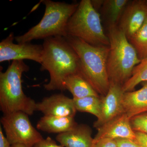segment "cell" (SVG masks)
Masks as SVG:
<instances>
[{
  "label": "cell",
  "instance_id": "1",
  "mask_svg": "<svg viewBox=\"0 0 147 147\" xmlns=\"http://www.w3.org/2000/svg\"><path fill=\"white\" fill-rule=\"evenodd\" d=\"M40 70H47L50 82L44 85L48 91L65 90L67 76L79 72V57L64 37H51L44 39Z\"/></svg>",
  "mask_w": 147,
  "mask_h": 147
},
{
  "label": "cell",
  "instance_id": "2",
  "mask_svg": "<svg viewBox=\"0 0 147 147\" xmlns=\"http://www.w3.org/2000/svg\"><path fill=\"white\" fill-rule=\"evenodd\" d=\"M79 58V73L98 94H107L110 86L107 71L110 46H94L74 37L65 38Z\"/></svg>",
  "mask_w": 147,
  "mask_h": 147
},
{
  "label": "cell",
  "instance_id": "3",
  "mask_svg": "<svg viewBox=\"0 0 147 147\" xmlns=\"http://www.w3.org/2000/svg\"><path fill=\"white\" fill-rule=\"evenodd\" d=\"M29 70L23 60L13 61L5 72H0V108L4 115L21 111L32 115L36 111V102L22 89V74Z\"/></svg>",
  "mask_w": 147,
  "mask_h": 147
},
{
  "label": "cell",
  "instance_id": "4",
  "mask_svg": "<svg viewBox=\"0 0 147 147\" xmlns=\"http://www.w3.org/2000/svg\"><path fill=\"white\" fill-rule=\"evenodd\" d=\"M108 29L110 48L107 62L108 77L110 82L123 86L141 60L118 25H110Z\"/></svg>",
  "mask_w": 147,
  "mask_h": 147
},
{
  "label": "cell",
  "instance_id": "5",
  "mask_svg": "<svg viewBox=\"0 0 147 147\" xmlns=\"http://www.w3.org/2000/svg\"><path fill=\"white\" fill-rule=\"evenodd\" d=\"M45 13L38 24L22 35L15 37L18 43L30 42L33 40L45 39L51 37L67 36L66 28L69 18L76 11L79 4L42 0Z\"/></svg>",
  "mask_w": 147,
  "mask_h": 147
},
{
  "label": "cell",
  "instance_id": "6",
  "mask_svg": "<svg viewBox=\"0 0 147 147\" xmlns=\"http://www.w3.org/2000/svg\"><path fill=\"white\" fill-rule=\"evenodd\" d=\"M66 32L67 36L77 38L91 45H110L109 38L103 31L100 13L95 9L90 0H82L79 3L69 20Z\"/></svg>",
  "mask_w": 147,
  "mask_h": 147
},
{
  "label": "cell",
  "instance_id": "7",
  "mask_svg": "<svg viewBox=\"0 0 147 147\" xmlns=\"http://www.w3.org/2000/svg\"><path fill=\"white\" fill-rule=\"evenodd\" d=\"M1 122L11 145L21 144L26 147H33L43 139L32 125L28 115L24 112L19 111L3 115Z\"/></svg>",
  "mask_w": 147,
  "mask_h": 147
},
{
  "label": "cell",
  "instance_id": "8",
  "mask_svg": "<svg viewBox=\"0 0 147 147\" xmlns=\"http://www.w3.org/2000/svg\"><path fill=\"white\" fill-rule=\"evenodd\" d=\"M15 37L11 32L0 42V62L31 60L41 63L43 52V45L30 42L13 43Z\"/></svg>",
  "mask_w": 147,
  "mask_h": 147
},
{
  "label": "cell",
  "instance_id": "9",
  "mask_svg": "<svg viewBox=\"0 0 147 147\" xmlns=\"http://www.w3.org/2000/svg\"><path fill=\"white\" fill-rule=\"evenodd\" d=\"M122 86L117 83L110 82L107 94L101 98V115L94 123L95 127L98 128L124 113L123 104L124 92Z\"/></svg>",
  "mask_w": 147,
  "mask_h": 147
},
{
  "label": "cell",
  "instance_id": "10",
  "mask_svg": "<svg viewBox=\"0 0 147 147\" xmlns=\"http://www.w3.org/2000/svg\"><path fill=\"white\" fill-rule=\"evenodd\" d=\"M147 18L146 0L129 1L124 10L118 26L129 40L141 28Z\"/></svg>",
  "mask_w": 147,
  "mask_h": 147
},
{
  "label": "cell",
  "instance_id": "11",
  "mask_svg": "<svg viewBox=\"0 0 147 147\" xmlns=\"http://www.w3.org/2000/svg\"><path fill=\"white\" fill-rule=\"evenodd\" d=\"M36 111H40L44 115L59 117L74 118L77 111L73 98L62 93L44 98L36 102Z\"/></svg>",
  "mask_w": 147,
  "mask_h": 147
},
{
  "label": "cell",
  "instance_id": "12",
  "mask_svg": "<svg viewBox=\"0 0 147 147\" xmlns=\"http://www.w3.org/2000/svg\"><path fill=\"white\" fill-rule=\"evenodd\" d=\"M130 119L123 113L97 128V134L94 139L95 141L103 138L135 140L136 133L131 127Z\"/></svg>",
  "mask_w": 147,
  "mask_h": 147
},
{
  "label": "cell",
  "instance_id": "13",
  "mask_svg": "<svg viewBox=\"0 0 147 147\" xmlns=\"http://www.w3.org/2000/svg\"><path fill=\"white\" fill-rule=\"evenodd\" d=\"M56 140L63 147H93L92 131L86 125H77L73 129L58 134Z\"/></svg>",
  "mask_w": 147,
  "mask_h": 147
},
{
  "label": "cell",
  "instance_id": "14",
  "mask_svg": "<svg viewBox=\"0 0 147 147\" xmlns=\"http://www.w3.org/2000/svg\"><path fill=\"white\" fill-rule=\"evenodd\" d=\"M123 104L124 113L130 119L147 113V82L138 90L124 92Z\"/></svg>",
  "mask_w": 147,
  "mask_h": 147
},
{
  "label": "cell",
  "instance_id": "15",
  "mask_svg": "<svg viewBox=\"0 0 147 147\" xmlns=\"http://www.w3.org/2000/svg\"><path fill=\"white\" fill-rule=\"evenodd\" d=\"M77 125L74 117L44 115L37 123L36 128L47 133L59 134L70 131Z\"/></svg>",
  "mask_w": 147,
  "mask_h": 147
},
{
  "label": "cell",
  "instance_id": "16",
  "mask_svg": "<svg viewBox=\"0 0 147 147\" xmlns=\"http://www.w3.org/2000/svg\"><path fill=\"white\" fill-rule=\"evenodd\" d=\"M64 86L65 90L71 93L73 98L99 96L97 92L79 72L67 76L65 80Z\"/></svg>",
  "mask_w": 147,
  "mask_h": 147
},
{
  "label": "cell",
  "instance_id": "17",
  "mask_svg": "<svg viewBox=\"0 0 147 147\" xmlns=\"http://www.w3.org/2000/svg\"><path fill=\"white\" fill-rule=\"evenodd\" d=\"M129 1L128 0H104L101 7L108 26L118 25L124 10Z\"/></svg>",
  "mask_w": 147,
  "mask_h": 147
},
{
  "label": "cell",
  "instance_id": "18",
  "mask_svg": "<svg viewBox=\"0 0 147 147\" xmlns=\"http://www.w3.org/2000/svg\"><path fill=\"white\" fill-rule=\"evenodd\" d=\"M77 111L94 115L97 120L101 115V99L99 96H88L81 98H73Z\"/></svg>",
  "mask_w": 147,
  "mask_h": 147
},
{
  "label": "cell",
  "instance_id": "19",
  "mask_svg": "<svg viewBox=\"0 0 147 147\" xmlns=\"http://www.w3.org/2000/svg\"><path fill=\"white\" fill-rule=\"evenodd\" d=\"M147 82V57L134 67L131 77L123 85V89L124 92L132 91L138 84Z\"/></svg>",
  "mask_w": 147,
  "mask_h": 147
},
{
  "label": "cell",
  "instance_id": "20",
  "mask_svg": "<svg viewBox=\"0 0 147 147\" xmlns=\"http://www.w3.org/2000/svg\"><path fill=\"white\" fill-rule=\"evenodd\" d=\"M141 60L147 57V18L139 30L129 40Z\"/></svg>",
  "mask_w": 147,
  "mask_h": 147
},
{
  "label": "cell",
  "instance_id": "21",
  "mask_svg": "<svg viewBox=\"0 0 147 147\" xmlns=\"http://www.w3.org/2000/svg\"><path fill=\"white\" fill-rule=\"evenodd\" d=\"M130 124L134 131L147 134V113L134 116L130 119Z\"/></svg>",
  "mask_w": 147,
  "mask_h": 147
},
{
  "label": "cell",
  "instance_id": "22",
  "mask_svg": "<svg viewBox=\"0 0 147 147\" xmlns=\"http://www.w3.org/2000/svg\"><path fill=\"white\" fill-rule=\"evenodd\" d=\"M93 147H118L115 140L103 138L95 141L94 139Z\"/></svg>",
  "mask_w": 147,
  "mask_h": 147
},
{
  "label": "cell",
  "instance_id": "23",
  "mask_svg": "<svg viewBox=\"0 0 147 147\" xmlns=\"http://www.w3.org/2000/svg\"><path fill=\"white\" fill-rule=\"evenodd\" d=\"M115 141L118 147H142L135 140L118 139Z\"/></svg>",
  "mask_w": 147,
  "mask_h": 147
},
{
  "label": "cell",
  "instance_id": "24",
  "mask_svg": "<svg viewBox=\"0 0 147 147\" xmlns=\"http://www.w3.org/2000/svg\"><path fill=\"white\" fill-rule=\"evenodd\" d=\"M33 147H63L57 144L56 142L51 137H47L38 142Z\"/></svg>",
  "mask_w": 147,
  "mask_h": 147
},
{
  "label": "cell",
  "instance_id": "25",
  "mask_svg": "<svg viewBox=\"0 0 147 147\" xmlns=\"http://www.w3.org/2000/svg\"><path fill=\"white\" fill-rule=\"evenodd\" d=\"M136 141L142 147H147V134L135 131Z\"/></svg>",
  "mask_w": 147,
  "mask_h": 147
},
{
  "label": "cell",
  "instance_id": "26",
  "mask_svg": "<svg viewBox=\"0 0 147 147\" xmlns=\"http://www.w3.org/2000/svg\"><path fill=\"white\" fill-rule=\"evenodd\" d=\"M11 145L3 132L1 126H0V147H10Z\"/></svg>",
  "mask_w": 147,
  "mask_h": 147
},
{
  "label": "cell",
  "instance_id": "27",
  "mask_svg": "<svg viewBox=\"0 0 147 147\" xmlns=\"http://www.w3.org/2000/svg\"><path fill=\"white\" fill-rule=\"evenodd\" d=\"M10 147H26V146L21 144H15L11 145Z\"/></svg>",
  "mask_w": 147,
  "mask_h": 147
},
{
  "label": "cell",
  "instance_id": "28",
  "mask_svg": "<svg viewBox=\"0 0 147 147\" xmlns=\"http://www.w3.org/2000/svg\"><path fill=\"white\" fill-rule=\"evenodd\" d=\"M146 5L147 9V1H146Z\"/></svg>",
  "mask_w": 147,
  "mask_h": 147
}]
</instances>
